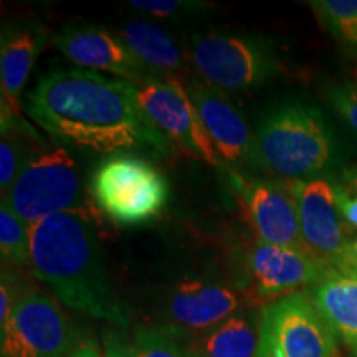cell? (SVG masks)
Masks as SVG:
<instances>
[{
	"label": "cell",
	"mask_w": 357,
	"mask_h": 357,
	"mask_svg": "<svg viewBox=\"0 0 357 357\" xmlns=\"http://www.w3.org/2000/svg\"><path fill=\"white\" fill-rule=\"evenodd\" d=\"M128 6L154 19L197 15V13L211 12L217 7L215 3L199 2V0H129Z\"/></svg>",
	"instance_id": "cell-23"
},
{
	"label": "cell",
	"mask_w": 357,
	"mask_h": 357,
	"mask_svg": "<svg viewBox=\"0 0 357 357\" xmlns=\"http://www.w3.org/2000/svg\"><path fill=\"white\" fill-rule=\"evenodd\" d=\"M118 35L151 77L178 79L181 71H184L185 58L181 47L154 22L146 19L124 22Z\"/></svg>",
	"instance_id": "cell-17"
},
{
	"label": "cell",
	"mask_w": 357,
	"mask_h": 357,
	"mask_svg": "<svg viewBox=\"0 0 357 357\" xmlns=\"http://www.w3.org/2000/svg\"><path fill=\"white\" fill-rule=\"evenodd\" d=\"M328 268L303 250L278 247L261 240L253 245L248 257V275L253 296L276 300L296 293L303 287L316 284Z\"/></svg>",
	"instance_id": "cell-14"
},
{
	"label": "cell",
	"mask_w": 357,
	"mask_h": 357,
	"mask_svg": "<svg viewBox=\"0 0 357 357\" xmlns=\"http://www.w3.org/2000/svg\"><path fill=\"white\" fill-rule=\"evenodd\" d=\"M248 306L253 301L242 289L211 276H184L164 293L158 329L189 342Z\"/></svg>",
	"instance_id": "cell-8"
},
{
	"label": "cell",
	"mask_w": 357,
	"mask_h": 357,
	"mask_svg": "<svg viewBox=\"0 0 357 357\" xmlns=\"http://www.w3.org/2000/svg\"><path fill=\"white\" fill-rule=\"evenodd\" d=\"M96 202L119 225L154 220L169 200L166 177L147 160L119 154L106 159L91 178Z\"/></svg>",
	"instance_id": "cell-5"
},
{
	"label": "cell",
	"mask_w": 357,
	"mask_h": 357,
	"mask_svg": "<svg viewBox=\"0 0 357 357\" xmlns=\"http://www.w3.org/2000/svg\"><path fill=\"white\" fill-rule=\"evenodd\" d=\"M185 88L217 154L229 162H252V132L242 114L230 105L220 89L200 82H187Z\"/></svg>",
	"instance_id": "cell-15"
},
{
	"label": "cell",
	"mask_w": 357,
	"mask_h": 357,
	"mask_svg": "<svg viewBox=\"0 0 357 357\" xmlns=\"http://www.w3.org/2000/svg\"><path fill=\"white\" fill-rule=\"evenodd\" d=\"M334 192H336V204L342 220L357 230V192L347 189L342 184H334Z\"/></svg>",
	"instance_id": "cell-26"
},
{
	"label": "cell",
	"mask_w": 357,
	"mask_h": 357,
	"mask_svg": "<svg viewBox=\"0 0 357 357\" xmlns=\"http://www.w3.org/2000/svg\"><path fill=\"white\" fill-rule=\"evenodd\" d=\"M132 347L137 357H200L197 352L162 329L137 326Z\"/></svg>",
	"instance_id": "cell-22"
},
{
	"label": "cell",
	"mask_w": 357,
	"mask_h": 357,
	"mask_svg": "<svg viewBox=\"0 0 357 357\" xmlns=\"http://www.w3.org/2000/svg\"><path fill=\"white\" fill-rule=\"evenodd\" d=\"M329 100L357 134V82L334 86L329 93Z\"/></svg>",
	"instance_id": "cell-24"
},
{
	"label": "cell",
	"mask_w": 357,
	"mask_h": 357,
	"mask_svg": "<svg viewBox=\"0 0 357 357\" xmlns=\"http://www.w3.org/2000/svg\"><path fill=\"white\" fill-rule=\"evenodd\" d=\"M26 113L52 137L98 153L149 147L167 154V137L147 119L136 84L89 70H56L26 96Z\"/></svg>",
	"instance_id": "cell-1"
},
{
	"label": "cell",
	"mask_w": 357,
	"mask_h": 357,
	"mask_svg": "<svg viewBox=\"0 0 357 357\" xmlns=\"http://www.w3.org/2000/svg\"><path fill=\"white\" fill-rule=\"evenodd\" d=\"M3 199L29 227L56 213H84L77 160L61 146L35 151Z\"/></svg>",
	"instance_id": "cell-6"
},
{
	"label": "cell",
	"mask_w": 357,
	"mask_h": 357,
	"mask_svg": "<svg viewBox=\"0 0 357 357\" xmlns=\"http://www.w3.org/2000/svg\"><path fill=\"white\" fill-rule=\"evenodd\" d=\"M351 263H357V240L356 242L351 243V250H349V263L347 265H351ZM346 265V266H347Z\"/></svg>",
	"instance_id": "cell-30"
},
{
	"label": "cell",
	"mask_w": 357,
	"mask_h": 357,
	"mask_svg": "<svg viewBox=\"0 0 357 357\" xmlns=\"http://www.w3.org/2000/svg\"><path fill=\"white\" fill-rule=\"evenodd\" d=\"M336 336L357 347V276L329 270L310 293Z\"/></svg>",
	"instance_id": "cell-19"
},
{
	"label": "cell",
	"mask_w": 357,
	"mask_h": 357,
	"mask_svg": "<svg viewBox=\"0 0 357 357\" xmlns=\"http://www.w3.org/2000/svg\"><path fill=\"white\" fill-rule=\"evenodd\" d=\"M339 271H342V273H349V275H356L357 276V263H351V265L344 266V268H342V270H339Z\"/></svg>",
	"instance_id": "cell-31"
},
{
	"label": "cell",
	"mask_w": 357,
	"mask_h": 357,
	"mask_svg": "<svg viewBox=\"0 0 357 357\" xmlns=\"http://www.w3.org/2000/svg\"><path fill=\"white\" fill-rule=\"evenodd\" d=\"M53 45L70 61L89 68V71H108L132 84L154 78L132 55L121 37L118 33H111L105 26L70 22L53 37Z\"/></svg>",
	"instance_id": "cell-12"
},
{
	"label": "cell",
	"mask_w": 357,
	"mask_h": 357,
	"mask_svg": "<svg viewBox=\"0 0 357 357\" xmlns=\"http://www.w3.org/2000/svg\"><path fill=\"white\" fill-rule=\"evenodd\" d=\"M102 357H137V354L132 342H128L121 333L109 329L102 336Z\"/></svg>",
	"instance_id": "cell-27"
},
{
	"label": "cell",
	"mask_w": 357,
	"mask_h": 357,
	"mask_svg": "<svg viewBox=\"0 0 357 357\" xmlns=\"http://www.w3.org/2000/svg\"><path fill=\"white\" fill-rule=\"evenodd\" d=\"M344 181H346V187L351 190L357 192V167L351 169L344 174Z\"/></svg>",
	"instance_id": "cell-29"
},
{
	"label": "cell",
	"mask_w": 357,
	"mask_h": 357,
	"mask_svg": "<svg viewBox=\"0 0 357 357\" xmlns=\"http://www.w3.org/2000/svg\"><path fill=\"white\" fill-rule=\"evenodd\" d=\"M30 265L70 310L121 328L131 321V310L113 291L96 231L84 213H56L30 227Z\"/></svg>",
	"instance_id": "cell-2"
},
{
	"label": "cell",
	"mask_w": 357,
	"mask_h": 357,
	"mask_svg": "<svg viewBox=\"0 0 357 357\" xmlns=\"http://www.w3.org/2000/svg\"><path fill=\"white\" fill-rule=\"evenodd\" d=\"M296 200L306 252L328 268L342 270L349 263L351 243L336 204L334 184L323 177L289 182Z\"/></svg>",
	"instance_id": "cell-11"
},
{
	"label": "cell",
	"mask_w": 357,
	"mask_h": 357,
	"mask_svg": "<svg viewBox=\"0 0 357 357\" xmlns=\"http://www.w3.org/2000/svg\"><path fill=\"white\" fill-rule=\"evenodd\" d=\"M312 10L339 42L357 47V0H316Z\"/></svg>",
	"instance_id": "cell-21"
},
{
	"label": "cell",
	"mask_w": 357,
	"mask_h": 357,
	"mask_svg": "<svg viewBox=\"0 0 357 357\" xmlns=\"http://www.w3.org/2000/svg\"><path fill=\"white\" fill-rule=\"evenodd\" d=\"M0 252L3 261L17 266L30 263V227L2 199L0 205Z\"/></svg>",
	"instance_id": "cell-20"
},
{
	"label": "cell",
	"mask_w": 357,
	"mask_h": 357,
	"mask_svg": "<svg viewBox=\"0 0 357 357\" xmlns=\"http://www.w3.org/2000/svg\"><path fill=\"white\" fill-rule=\"evenodd\" d=\"M260 324L261 310L253 305L236 311L185 344L200 357H257Z\"/></svg>",
	"instance_id": "cell-18"
},
{
	"label": "cell",
	"mask_w": 357,
	"mask_h": 357,
	"mask_svg": "<svg viewBox=\"0 0 357 357\" xmlns=\"http://www.w3.org/2000/svg\"><path fill=\"white\" fill-rule=\"evenodd\" d=\"M78 344L68 314L38 289H25L0 326V357H70Z\"/></svg>",
	"instance_id": "cell-9"
},
{
	"label": "cell",
	"mask_w": 357,
	"mask_h": 357,
	"mask_svg": "<svg viewBox=\"0 0 357 357\" xmlns=\"http://www.w3.org/2000/svg\"><path fill=\"white\" fill-rule=\"evenodd\" d=\"M137 100L151 123L184 153L218 166V154L187 88L177 78H147L136 84Z\"/></svg>",
	"instance_id": "cell-10"
},
{
	"label": "cell",
	"mask_w": 357,
	"mask_h": 357,
	"mask_svg": "<svg viewBox=\"0 0 357 357\" xmlns=\"http://www.w3.org/2000/svg\"><path fill=\"white\" fill-rule=\"evenodd\" d=\"M187 55L204 83L220 91H245L261 86L280 71L273 43L255 33L194 35Z\"/></svg>",
	"instance_id": "cell-4"
},
{
	"label": "cell",
	"mask_w": 357,
	"mask_h": 357,
	"mask_svg": "<svg viewBox=\"0 0 357 357\" xmlns=\"http://www.w3.org/2000/svg\"><path fill=\"white\" fill-rule=\"evenodd\" d=\"M70 357H102L100 352V347L95 341L88 339V341H82L77 349L71 352Z\"/></svg>",
	"instance_id": "cell-28"
},
{
	"label": "cell",
	"mask_w": 357,
	"mask_h": 357,
	"mask_svg": "<svg viewBox=\"0 0 357 357\" xmlns=\"http://www.w3.org/2000/svg\"><path fill=\"white\" fill-rule=\"evenodd\" d=\"M24 293L25 289L24 291L19 289V281L13 278L12 273H8V271L3 270L2 287H0V326L7 323L13 306L17 305V301L20 300V296Z\"/></svg>",
	"instance_id": "cell-25"
},
{
	"label": "cell",
	"mask_w": 357,
	"mask_h": 357,
	"mask_svg": "<svg viewBox=\"0 0 357 357\" xmlns=\"http://www.w3.org/2000/svg\"><path fill=\"white\" fill-rule=\"evenodd\" d=\"M334 158L331 129L316 106L284 102L261 118L252 162L278 177L307 181L328 171Z\"/></svg>",
	"instance_id": "cell-3"
},
{
	"label": "cell",
	"mask_w": 357,
	"mask_h": 357,
	"mask_svg": "<svg viewBox=\"0 0 357 357\" xmlns=\"http://www.w3.org/2000/svg\"><path fill=\"white\" fill-rule=\"evenodd\" d=\"M336 334L312 303L296 291L261 307L257 357H336Z\"/></svg>",
	"instance_id": "cell-7"
},
{
	"label": "cell",
	"mask_w": 357,
	"mask_h": 357,
	"mask_svg": "<svg viewBox=\"0 0 357 357\" xmlns=\"http://www.w3.org/2000/svg\"><path fill=\"white\" fill-rule=\"evenodd\" d=\"M234 184L261 242L306 252L291 184L265 178L245 181L240 176H234Z\"/></svg>",
	"instance_id": "cell-13"
},
{
	"label": "cell",
	"mask_w": 357,
	"mask_h": 357,
	"mask_svg": "<svg viewBox=\"0 0 357 357\" xmlns=\"http://www.w3.org/2000/svg\"><path fill=\"white\" fill-rule=\"evenodd\" d=\"M47 40V29L37 20H17L3 24L0 35L2 105L12 109L15 116H20V93Z\"/></svg>",
	"instance_id": "cell-16"
},
{
	"label": "cell",
	"mask_w": 357,
	"mask_h": 357,
	"mask_svg": "<svg viewBox=\"0 0 357 357\" xmlns=\"http://www.w3.org/2000/svg\"><path fill=\"white\" fill-rule=\"evenodd\" d=\"M354 352H356V356H357V347H356V349H354Z\"/></svg>",
	"instance_id": "cell-32"
}]
</instances>
